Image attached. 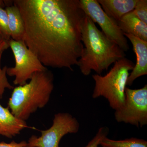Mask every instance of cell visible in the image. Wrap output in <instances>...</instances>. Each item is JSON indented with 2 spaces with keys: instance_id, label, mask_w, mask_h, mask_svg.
<instances>
[{
  "instance_id": "6da1fadb",
  "label": "cell",
  "mask_w": 147,
  "mask_h": 147,
  "mask_svg": "<svg viewBox=\"0 0 147 147\" xmlns=\"http://www.w3.org/2000/svg\"><path fill=\"white\" fill-rule=\"evenodd\" d=\"M24 21L23 41L45 67L73 71L84 46L86 14L80 0H14Z\"/></svg>"
},
{
  "instance_id": "7a4b0ae2",
  "label": "cell",
  "mask_w": 147,
  "mask_h": 147,
  "mask_svg": "<svg viewBox=\"0 0 147 147\" xmlns=\"http://www.w3.org/2000/svg\"><path fill=\"white\" fill-rule=\"evenodd\" d=\"M81 34L84 48L78 66L84 76H88L92 70L101 75L112 64L125 57V52L98 28L86 14L82 21Z\"/></svg>"
},
{
  "instance_id": "3957f363",
  "label": "cell",
  "mask_w": 147,
  "mask_h": 147,
  "mask_svg": "<svg viewBox=\"0 0 147 147\" xmlns=\"http://www.w3.org/2000/svg\"><path fill=\"white\" fill-rule=\"evenodd\" d=\"M30 80L13 88L7 107L15 117L26 121L47 105L54 88V74L48 69L34 74Z\"/></svg>"
},
{
  "instance_id": "277c9868",
  "label": "cell",
  "mask_w": 147,
  "mask_h": 147,
  "mask_svg": "<svg viewBox=\"0 0 147 147\" xmlns=\"http://www.w3.org/2000/svg\"><path fill=\"white\" fill-rule=\"evenodd\" d=\"M134 66L132 61L125 57L115 62L105 76L96 74L93 75L95 82L93 98L102 96L108 100L112 109L116 110L120 108L124 103L125 91L129 71Z\"/></svg>"
},
{
  "instance_id": "5b68a950",
  "label": "cell",
  "mask_w": 147,
  "mask_h": 147,
  "mask_svg": "<svg viewBox=\"0 0 147 147\" xmlns=\"http://www.w3.org/2000/svg\"><path fill=\"white\" fill-rule=\"evenodd\" d=\"M9 44L15 58V65L13 67H7V74L15 77L13 81L14 85H25L34 74L48 69L29 50L24 41H16L11 38Z\"/></svg>"
},
{
  "instance_id": "8992f818",
  "label": "cell",
  "mask_w": 147,
  "mask_h": 147,
  "mask_svg": "<svg viewBox=\"0 0 147 147\" xmlns=\"http://www.w3.org/2000/svg\"><path fill=\"white\" fill-rule=\"evenodd\" d=\"M124 103L115 110L118 122L130 124L139 127L147 124V85L142 88H125Z\"/></svg>"
},
{
  "instance_id": "52a82bcc",
  "label": "cell",
  "mask_w": 147,
  "mask_h": 147,
  "mask_svg": "<svg viewBox=\"0 0 147 147\" xmlns=\"http://www.w3.org/2000/svg\"><path fill=\"white\" fill-rule=\"evenodd\" d=\"M80 125L76 118L68 113L55 114L51 127L40 130L41 135H32L28 143V147H59L62 138L68 134H75L79 131Z\"/></svg>"
},
{
  "instance_id": "ba28073f",
  "label": "cell",
  "mask_w": 147,
  "mask_h": 147,
  "mask_svg": "<svg viewBox=\"0 0 147 147\" xmlns=\"http://www.w3.org/2000/svg\"><path fill=\"white\" fill-rule=\"evenodd\" d=\"M84 13L94 23H97L102 32L109 39L117 43L124 52L129 47L127 38L119 27L117 22L106 14L97 0H80Z\"/></svg>"
},
{
  "instance_id": "9c48e42d",
  "label": "cell",
  "mask_w": 147,
  "mask_h": 147,
  "mask_svg": "<svg viewBox=\"0 0 147 147\" xmlns=\"http://www.w3.org/2000/svg\"><path fill=\"white\" fill-rule=\"evenodd\" d=\"M123 34L131 42L137 58L136 63L127 82V85L131 86L137 78L147 74V41L131 34Z\"/></svg>"
},
{
  "instance_id": "30bf717a",
  "label": "cell",
  "mask_w": 147,
  "mask_h": 147,
  "mask_svg": "<svg viewBox=\"0 0 147 147\" xmlns=\"http://www.w3.org/2000/svg\"><path fill=\"white\" fill-rule=\"evenodd\" d=\"M28 127L26 121L17 118L8 107L4 108L0 104V136L12 138Z\"/></svg>"
},
{
  "instance_id": "8fae6325",
  "label": "cell",
  "mask_w": 147,
  "mask_h": 147,
  "mask_svg": "<svg viewBox=\"0 0 147 147\" xmlns=\"http://www.w3.org/2000/svg\"><path fill=\"white\" fill-rule=\"evenodd\" d=\"M108 16L117 22L134 10L138 0H97Z\"/></svg>"
},
{
  "instance_id": "7c38bea8",
  "label": "cell",
  "mask_w": 147,
  "mask_h": 147,
  "mask_svg": "<svg viewBox=\"0 0 147 147\" xmlns=\"http://www.w3.org/2000/svg\"><path fill=\"white\" fill-rule=\"evenodd\" d=\"M117 23L123 34H131L147 41V24L137 18L132 11L123 16Z\"/></svg>"
},
{
  "instance_id": "4fadbf2b",
  "label": "cell",
  "mask_w": 147,
  "mask_h": 147,
  "mask_svg": "<svg viewBox=\"0 0 147 147\" xmlns=\"http://www.w3.org/2000/svg\"><path fill=\"white\" fill-rule=\"evenodd\" d=\"M5 9L8 15L11 38L16 41H23L25 26L19 9L13 4L7 7Z\"/></svg>"
},
{
  "instance_id": "5bb4252c",
  "label": "cell",
  "mask_w": 147,
  "mask_h": 147,
  "mask_svg": "<svg viewBox=\"0 0 147 147\" xmlns=\"http://www.w3.org/2000/svg\"><path fill=\"white\" fill-rule=\"evenodd\" d=\"M100 145L102 147H147V142L136 138L114 140L105 137L101 140Z\"/></svg>"
},
{
  "instance_id": "9a60e30c",
  "label": "cell",
  "mask_w": 147,
  "mask_h": 147,
  "mask_svg": "<svg viewBox=\"0 0 147 147\" xmlns=\"http://www.w3.org/2000/svg\"><path fill=\"white\" fill-rule=\"evenodd\" d=\"M3 53L0 54V98L2 97L6 89H13L14 87L9 82L7 76V67L6 66L1 68V62L2 56Z\"/></svg>"
},
{
  "instance_id": "2e32d148",
  "label": "cell",
  "mask_w": 147,
  "mask_h": 147,
  "mask_svg": "<svg viewBox=\"0 0 147 147\" xmlns=\"http://www.w3.org/2000/svg\"><path fill=\"white\" fill-rule=\"evenodd\" d=\"M0 32L4 38L9 41L11 39L8 27V15L6 11L0 6Z\"/></svg>"
},
{
  "instance_id": "e0dca14e",
  "label": "cell",
  "mask_w": 147,
  "mask_h": 147,
  "mask_svg": "<svg viewBox=\"0 0 147 147\" xmlns=\"http://www.w3.org/2000/svg\"><path fill=\"white\" fill-rule=\"evenodd\" d=\"M132 12L137 18L147 24V0H138Z\"/></svg>"
},
{
  "instance_id": "ac0fdd59",
  "label": "cell",
  "mask_w": 147,
  "mask_h": 147,
  "mask_svg": "<svg viewBox=\"0 0 147 147\" xmlns=\"http://www.w3.org/2000/svg\"><path fill=\"white\" fill-rule=\"evenodd\" d=\"M109 132V128L106 127H102L98 129L94 137L91 140L86 147H98L100 145L102 139L107 137Z\"/></svg>"
},
{
  "instance_id": "d6986e66",
  "label": "cell",
  "mask_w": 147,
  "mask_h": 147,
  "mask_svg": "<svg viewBox=\"0 0 147 147\" xmlns=\"http://www.w3.org/2000/svg\"><path fill=\"white\" fill-rule=\"evenodd\" d=\"M0 147H28V143L26 141L17 143L13 141L9 143H7L4 142H0Z\"/></svg>"
},
{
  "instance_id": "ffe728a7",
  "label": "cell",
  "mask_w": 147,
  "mask_h": 147,
  "mask_svg": "<svg viewBox=\"0 0 147 147\" xmlns=\"http://www.w3.org/2000/svg\"><path fill=\"white\" fill-rule=\"evenodd\" d=\"M9 41L3 38H0V54L9 47Z\"/></svg>"
},
{
  "instance_id": "44dd1931",
  "label": "cell",
  "mask_w": 147,
  "mask_h": 147,
  "mask_svg": "<svg viewBox=\"0 0 147 147\" xmlns=\"http://www.w3.org/2000/svg\"><path fill=\"white\" fill-rule=\"evenodd\" d=\"M2 37L3 38V36L1 34V33L0 32V38H2Z\"/></svg>"
}]
</instances>
